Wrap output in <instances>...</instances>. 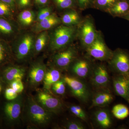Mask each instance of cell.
Wrapping results in <instances>:
<instances>
[{"mask_svg":"<svg viewBox=\"0 0 129 129\" xmlns=\"http://www.w3.org/2000/svg\"><path fill=\"white\" fill-rule=\"evenodd\" d=\"M94 119L97 125L101 128L109 129L112 125L111 114L108 109H99L94 114Z\"/></svg>","mask_w":129,"mask_h":129,"instance_id":"ac0fdd59","label":"cell"},{"mask_svg":"<svg viewBox=\"0 0 129 129\" xmlns=\"http://www.w3.org/2000/svg\"><path fill=\"white\" fill-rule=\"evenodd\" d=\"M61 24V18L55 13L47 18L35 23L30 30L36 34L52 29Z\"/></svg>","mask_w":129,"mask_h":129,"instance_id":"9a60e30c","label":"cell"},{"mask_svg":"<svg viewBox=\"0 0 129 129\" xmlns=\"http://www.w3.org/2000/svg\"><path fill=\"white\" fill-rule=\"evenodd\" d=\"M91 83L97 89L107 88L110 82V76L106 66L99 64L94 66L90 75Z\"/></svg>","mask_w":129,"mask_h":129,"instance_id":"8fae6325","label":"cell"},{"mask_svg":"<svg viewBox=\"0 0 129 129\" xmlns=\"http://www.w3.org/2000/svg\"><path fill=\"white\" fill-rule=\"evenodd\" d=\"M47 68L46 64L39 60L33 63L29 69L28 80L30 85L37 86L43 81Z\"/></svg>","mask_w":129,"mask_h":129,"instance_id":"4fadbf2b","label":"cell"},{"mask_svg":"<svg viewBox=\"0 0 129 129\" xmlns=\"http://www.w3.org/2000/svg\"><path fill=\"white\" fill-rule=\"evenodd\" d=\"M49 41V32L48 30L36 34L33 56L37 55L43 51L46 47L48 46Z\"/></svg>","mask_w":129,"mask_h":129,"instance_id":"603a6c76","label":"cell"},{"mask_svg":"<svg viewBox=\"0 0 129 129\" xmlns=\"http://www.w3.org/2000/svg\"><path fill=\"white\" fill-rule=\"evenodd\" d=\"M119 0H95L93 7L96 9L107 13L109 10Z\"/></svg>","mask_w":129,"mask_h":129,"instance_id":"4316f807","label":"cell"},{"mask_svg":"<svg viewBox=\"0 0 129 129\" xmlns=\"http://www.w3.org/2000/svg\"><path fill=\"white\" fill-rule=\"evenodd\" d=\"M14 11L9 5L0 1V16L12 19Z\"/></svg>","mask_w":129,"mask_h":129,"instance_id":"f546056e","label":"cell"},{"mask_svg":"<svg viewBox=\"0 0 129 129\" xmlns=\"http://www.w3.org/2000/svg\"><path fill=\"white\" fill-rule=\"evenodd\" d=\"M35 99L42 107L50 112L58 113L63 109L61 100L46 91H39Z\"/></svg>","mask_w":129,"mask_h":129,"instance_id":"9c48e42d","label":"cell"},{"mask_svg":"<svg viewBox=\"0 0 129 129\" xmlns=\"http://www.w3.org/2000/svg\"><path fill=\"white\" fill-rule=\"evenodd\" d=\"M66 83L62 78L53 84L52 86L51 89L53 92L57 94H64L66 90Z\"/></svg>","mask_w":129,"mask_h":129,"instance_id":"4dcf8cb0","label":"cell"},{"mask_svg":"<svg viewBox=\"0 0 129 129\" xmlns=\"http://www.w3.org/2000/svg\"><path fill=\"white\" fill-rule=\"evenodd\" d=\"M70 111L72 114L83 121L87 122L88 117L86 113L80 106L75 104H72L69 106Z\"/></svg>","mask_w":129,"mask_h":129,"instance_id":"f1b7e54d","label":"cell"},{"mask_svg":"<svg viewBox=\"0 0 129 129\" xmlns=\"http://www.w3.org/2000/svg\"><path fill=\"white\" fill-rule=\"evenodd\" d=\"M33 3L34 0H16V8L20 11L30 9Z\"/></svg>","mask_w":129,"mask_h":129,"instance_id":"836d02e7","label":"cell"},{"mask_svg":"<svg viewBox=\"0 0 129 129\" xmlns=\"http://www.w3.org/2000/svg\"><path fill=\"white\" fill-rule=\"evenodd\" d=\"M2 85L1 82V80H0V93L1 92L2 90Z\"/></svg>","mask_w":129,"mask_h":129,"instance_id":"60d3db41","label":"cell"},{"mask_svg":"<svg viewBox=\"0 0 129 129\" xmlns=\"http://www.w3.org/2000/svg\"><path fill=\"white\" fill-rule=\"evenodd\" d=\"M54 8L53 5L51 4L47 6L39 8L36 14L35 22L43 20L54 13Z\"/></svg>","mask_w":129,"mask_h":129,"instance_id":"83f0119b","label":"cell"},{"mask_svg":"<svg viewBox=\"0 0 129 129\" xmlns=\"http://www.w3.org/2000/svg\"><path fill=\"white\" fill-rule=\"evenodd\" d=\"M48 32V48L51 51L56 52L73 44L77 38L78 26L70 27L61 24Z\"/></svg>","mask_w":129,"mask_h":129,"instance_id":"6da1fadb","label":"cell"},{"mask_svg":"<svg viewBox=\"0 0 129 129\" xmlns=\"http://www.w3.org/2000/svg\"><path fill=\"white\" fill-rule=\"evenodd\" d=\"M113 99V96L107 88L98 89L92 97V103L90 108L104 107L111 104Z\"/></svg>","mask_w":129,"mask_h":129,"instance_id":"2e32d148","label":"cell"},{"mask_svg":"<svg viewBox=\"0 0 129 129\" xmlns=\"http://www.w3.org/2000/svg\"><path fill=\"white\" fill-rule=\"evenodd\" d=\"M95 0H76L78 7L81 10H86L93 7Z\"/></svg>","mask_w":129,"mask_h":129,"instance_id":"d590c367","label":"cell"},{"mask_svg":"<svg viewBox=\"0 0 129 129\" xmlns=\"http://www.w3.org/2000/svg\"><path fill=\"white\" fill-rule=\"evenodd\" d=\"M78 49L73 44L55 52L52 58V65L60 70L68 69L74 60L78 57Z\"/></svg>","mask_w":129,"mask_h":129,"instance_id":"8992f818","label":"cell"},{"mask_svg":"<svg viewBox=\"0 0 129 129\" xmlns=\"http://www.w3.org/2000/svg\"><path fill=\"white\" fill-rule=\"evenodd\" d=\"M108 62L113 72L129 78V54L127 52L120 48L116 49Z\"/></svg>","mask_w":129,"mask_h":129,"instance_id":"52a82bcc","label":"cell"},{"mask_svg":"<svg viewBox=\"0 0 129 129\" xmlns=\"http://www.w3.org/2000/svg\"><path fill=\"white\" fill-rule=\"evenodd\" d=\"M113 86L116 94L129 102V78L118 74L113 79Z\"/></svg>","mask_w":129,"mask_h":129,"instance_id":"e0dca14e","label":"cell"},{"mask_svg":"<svg viewBox=\"0 0 129 129\" xmlns=\"http://www.w3.org/2000/svg\"><path fill=\"white\" fill-rule=\"evenodd\" d=\"M0 1L9 5L14 11L17 8L16 6V0H0Z\"/></svg>","mask_w":129,"mask_h":129,"instance_id":"f35d334b","label":"cell"},{"mask_svg":"<svg viewBox=\"0 0 129 129\" xmlns=\"http://www.w3.org/2000/svg\"><path fill=\"white\" fill-rule=\"evenodd\" d=\"M62 78L75 97L84 103L89 102L90 96V91L83 81L75 76L66 75Z\"/></svg>","mask_w":129,"mask_h":129,"instance_id":"ba28073f","label":"cell"},{"mask_svg":"<svg viewBox=\"0 0 129 129\" xmlns=\"http://www.w3.org/2000/svg\"><path fill=\"white\" fill-rule=\"evenodd\" d=\"M51 1L53 7L59 11L78 8L76 0H51Z\"/></svg>","mask_w":129,"mask_h":129,"instance_id":"d4e9b609","label":"cell"},{"mask_svg":"<svg viewBox=\"0 0 129 129\" xmlns=\"http://www.w3.org/2000/svg\"><path fill=\"white\" fill-rule=\"evenodd\" d=\"M113 115L117 119L122 120L129 115V109L124 104H118L113 107L112 110Z\"/></svg>","mask_w":129,"mask_h":129,"instance_id":"484cf974","label":"cell"},{"mask_svg":"<svg viewBox=\"0 0 129 129\" xmlns=\"http://www.w3.org/2000/svg\"><path fill=\"white\" fill-rule=\"evenodd\" d=\"M94 66L89 58L78 57L74 60L69 69L75 77L85 79L90 76Z\"/></svg>","mask_w":129,"mask_h":129,"instance_id":"30bf717a","label":"cell"},{"mask_svg":"<svg viewBox=\"0 0 129 129\" xmlns=\"http://www.w3.org/2000/svg\"><path fill=\"white\" fill-rule=\"evenodd\" d=\"M34 4L39 8L51 5V0H34Z\"/></svg>","mask_w":129,"mask_h":129,"instance_id":"74e56055","label":"cell"},{"mask_svg":"<svg viewBox=\"0 0 129 129\" xmlns=\"http://www.w3.org/2000/svg\"><path fill=\"white\" fill-rule=\"evenodd\" d=\"M25 69L18 66H11L6 68L3 74V78L7 83H10L17 79H22L25 75Z\"/></svg>","mask_w":129,"mask_h":129,"instance_id":"44dd1931","label":"cell"},{"mask_svg":"<svg viewBox=\"0 0 129 129\" xmlns=\"http://www.w3.org/2000/svg\"><path fill=\"white\" fill-rule=\"evenodd\" d=\"M122 18L124 19H126V20H127V21H129V14L125 15V16H124Z\"/></svg>","mask_w":129,"mask_h":129,"instance_id":"ab89813d","label":"cell"},{"mask_svg":"<svg viewBox=\"0 0 129 129\" xmlns=\"http://www.w3.org/2000/svg\"><path fill=\"white\" fill-rule=\"evenodd\" d=\"M36 14L30 9L21 11L18 15L17 22L20 28L26 29L31 27L35 23Z\"/></svg>","mask_w":129,"mask_h":129,"instance_id":"d6986e66","label":"cell"},{"mask_svg":"<svg viewBox=\"0 0 129 129\" xmlns=\"http://www.w3.org/2000/svg\"><path fill=\"white\" fill-rule=\"evenodd\" d=\"M9 84L10 87L13 89L18 94L21 93L23 90L24 86L21 79H17L13 81Z\"/></svg>","mask_w":129,"mask_h":129,"instance_id":"e575fe53","label":"cell"},{"mask_svg":"<svg viewBox=\"0 0 129 129\" xmlns=\"http://www.w3.org/2000/svg\"><path fill=\"white\" fill-rule=\"evenodd\" d=\"M21 30L17 22L0 16V36L3 38L13 40Z\"/></svg>","mask_w":129,"mask_h":129,"instance_id":"7c38bea8","label":"cell"},{"mask_svg":"<svg viewBox=\"0 0 129 129\" xmlns=\"http://www.w3.org/2000/svg\"><path fill=\"white\" fill-rule=\"evenodd\" d=\"M18 96V93L11 87L7 88L5 90V97L8 101L14 100Z\"/></svg>","mask_w":129,"mask_h":129,"instance_id":"8d00e7d4","label":"cell"},{"mask_svg":"<svg viewBox=\"0 0 129 129\" xmlns=\"http://www.w3.org/2000/svg\"><path fill=\"white\" fill-rule=\"evenodd\" d=\"M60 18L61 24L70 27L78 26L82 20L78 13L74 9L64 10Z\"/></svg>","mask_w":129,"mask_h":129,"instance_id":"ffe728a7","label":"cell"},{"mask_svg":"<svg viewBox=\"0 0 129 129\" xmlns=\"http://www.w3.org/2000/svg\"><path fill=\"white\" fill-rule=\"evenodd\" d=\"M22 104V98L19 96L6 104L4 112L8 120L11 122H15L18 120L21 114Z\"/></svg>","mask_w":129,"mask_h":129,"instance_id":"5bb4252c","label":"cell"},{"mask_svg":"<svg viewBox=\"0 0 129 129\" xmlns=\"http://www.w3.org/2000/svg\"><path fill=\"white\" fill-rule=\"evenodd\" d=\"M36 36L31 30H20L13 40V49L17 60L24 61L33 56Z\"/></svg>","mask_w":129,"mask_h":129,"instance_id":"7a4b0ae2","label":"cell"},{"mask_svg":"<svg viewBox=\"0 0 129 129\" xmlns=\"http://www.w3.org/2000/svg\"><path fill=\"white\" fill-rule=\"evenodd\" d=\"M98 31L96 29L92 17L88 16L82 19L78 26V35L81 45L86 49L95 39Z\"/></svg>","mask_w":129,"mask_h":129,"instance_id":"277c9868","label":"cell"},{"mask_svg":"<svg viewBox=\"0 0 129 129\" xmlns=\"http://www.w3.org/2000/svg\"><path fill=\"white\" fill-rule=\"evenodd\" d=\"M9 55V51L7 46L0 40V66L6 61Z\"/></svg>","mask_w":129,"mask_h":129,"instance_id":"d6a6232c","label":"cell"},{"mask_svg":"<svg viewBox=\"0 0 129 129\" xmlns=\"http://www.w3.org/2000/svg\"><path fill=\"white\" fill-rule=\"evenodd\" d=\"M85 50L88 56L102 61H108L112 56L113 53V51L106 45L100 31H98L93 43Z\"/></svg>","mask_w":129,"mask_h":129,"instance_id":"5b68a950","label":"cell"},{"mask_svg":"<svg viewBox=\"0 0 129 129\" xmlns=\"http://www.w3.org/2000/svg\"><path fill=\"white\" fill-rule=\"evenodd\" d=\"M63 128L66 129H85V126L78 120H70L64 124Z\"/></svg>","mask_w":129,"mask_h":129,"instance_id":"1f68e13d","label":"cell"},{"mask_svg":"<svg viewBox=\"0 0 129 129\" xmlns=\"http://www.w3.org/2000/svg\"><path fill=\"white\" fill-rule=\"evenodd\" d=\"M26 108L28 119L34 125L44 127L51 120L53 113L46 111L33 97L28 98Z\"/></svg>","mask_w":129,"mask_h":129,"instance_id":"3957f363","label":"cell"},{"mask_svg":"<svg viewBox=\"0 0 129 129\" xmlns=\"http://www.w3.org/2000/svg\"><path fill=\"white\" fill-rule=\"evenodd\" d=\"M107 13L113 17L122 18L129 14V3L127 0H119L113 5Z\"/></svg>","mask_w":129,"mask_h":129,"instance_id":"cb8c5ba5","label":"cell"},{"mask_svg":"<svg viewBox=\"0 0 129 129\" xmlns=\"http://www.w3.org/2000/svg\"><path fill=\"white\" fill-rule=\"evenodd\" d=\"M61 70L55 67L52 66L50 69H47L43 81L44 88L50 90L52 85L61 78Z\"/></svg>","mask_w":129,"mask_h":129,"instance_id":"7402d4cb","label":"cell"},{"mask_svg":"<svg viewBox=\"0 0 129 129\" xmlns=\"http://www.w3.org/2000/svg\"></svg>","mask_w":129,"mask_h":129,"instance_id":"b9f144b4","label":"cell"}]
</instances>
